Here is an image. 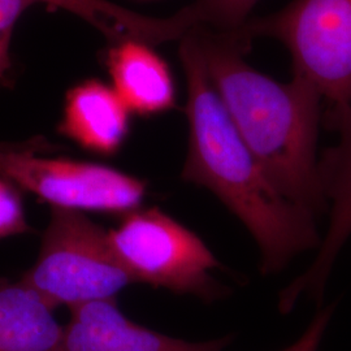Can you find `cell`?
<instances>
[{"label": "cell", "mask_w": 351, "mask_h": 351, "mask_svg": "<svg viewBox=\"0 0 351 351\" xmlns=\"http://www.w3.org/2000/svg\"><path fill=\"white\" fill-rule=\"evenodd\" d=\"M194 32L180 40L189 134L181 177L213 191L239 217L259 247L262 272L276 274L298 254L320 247L316 216L278 191L241 137L207 73Z\"/></svg>", "instance_id": "obj_1"}, {"label": "cell", "mask_w": 351, "mask_h": 351, "mask_svg": "<svg viewBox=\"0 0 351 351\" xmlns=\"http://www.w3.org/2000/svg\"><path fill=\"white\" fill-rule=\"evenodd\" d=\"M207 73L234 126L272 184L317 216L328 210L316 155L323 97L302 77L278 82L245 62L239 33L194 32Z\"/></svg>", "instance_id": "obj_2"}, {"label": "cell", "mask_w": 351, "mask_h": 351, "mask_svg": "<svg viewBox=\"0 0 351 351\" xmlns=\"http://www.w3.org/2000/svg\"><path fill=\"white\" fill-rule=\"evenodd\" d=\"M21 281L55 310L116 300L134 282L113 251L108 232L80 211L52 208L37 261Z\"/></svg>", "instance_id": "obj_3"}, {"label": "cell", "mask_w": 351, "mask_h": 351, "mask_svg": "<svg viewBox=\"0 0 351 351\" xmlns=\"http://www.w3.org/2000/svg\"><path fill=\"white\" fill-rule=\"evenodd\" d=\"M249 45L274 38L288 49L293 75L311 84L329 107L351 104V0H291L249 20L239 32Z\"/></svg>", "instance_id": "obj_4"}, {"label": "cell", "mask_w": 351, "mask_h": 351, "mask_svg": "<svg viewBox=\"0 0 351 351\" xmlns=\"http://www.w3.org/2000/svg\"><path fill=\"white\" fill-rule=\"evenodd\" d=\"M113 251L134 282L213 301L221 295L211 272L217 259L194 232L156 207L124 215L108 232Z\"/></svg>", "instance_id": "obj_5"}, {"label": "cell", "mask_w": 351, "mask_h": 351, "mask_svg": "<svg viewBox=\"0 0 351 351\" xmlns=\"http://www.w3.org/2000/svg\"><path fill=\"white\" fill-rule=\"evenodd\" d=\"M39 145H1L0 175L52 208L126 213L138 210L146 182L104 164L38 155Z\"/></svg>", "instance_id": "obj_6"}, {"label": "cell", "mask_w": 351, "mask_h": 351, "mask_svg": "<svg viewBox=\"0 0 351 351\" xmlns=\"http://www.w3.org/2000/svg\"><path fill=\"white\" fill-rule=\"evenodd\" d=\"M326 125L339 134V143L319 158L329 226L311 265L280 293L278 308L288 314L302 295L322 301L339 254L351 236V104L328 107Z\"/></svg>", "instance_id": "obj_7"}, {"label": "cell", "mask_w": 351, "mask_h": 351, "mask_svg": "<svg viewBox=\"0 0 351 351\" xmlns=\"http://www.w3.org/2000/svg\"><path fill=\"white\" fill-rule=\"evenodd\" d=\"M71 310L62 351H223L230 337L189 342L128 319L114 300L88 302Z\"/></svg>", "instance_id": "obj_8"}, {"label": "cell", "mask_w": 351, "mask_h": 351, "mask_svg": "<svg viewBox=\"0 0 351 351\" xmlns=\"http://www.w3.org/2000/svg\"><path fill=\"white\" fill-rule=\"evenodd\" d=\"M130 113L112 86L88 80L66 94L59 132L85 150L113 155L129 134Z\"/></svg>", "instance_id": "obj_9"}, {"label": "cell", "mask_w": 351, "mask_h": 351, "mask_svg": "<svg viewBox=\"0 0 351 351\" xmlns=\"http://www.w3.org/2000/svg\"><path fill=\"white\" fill-rule=\"evenodd\" d=\"M107 68L112 88L130 112L152 116L175 107L171 69L151 45L138 40L113 43L107 53Z\"/></svg>", "instance_id": "obj_10"}, {"label": "cell", "mask_w": 351, "mask_h": 351, "mask_svg": "<svg viewBox=\"0 0 351 351\" xmlns=\"http://www.w3.org/2000/svg\"><path fill=\"white\" fill-rule=\"evenodd\" d=\"M59 7L88 21L113 43L138 40L151 46L181 40L199 29L198 19L190 7L171 17L156 19L133 12L108 0H34Z\"/></svg>", "instance_id": "obj_11"}, {"label": "cell", "mask_w": 351, "mask_h": 351, "mask_svg": "<svg viewBox=\"0 0 351 351\" xmlns=\"http://www.w3.org/2000/svg\"><path fill=\"white\" fill-rule=\"evenodd\" d=\"M64 326L23 281L0 278V351H62Z\"/></svg>", "instance_id": "obj_12"}, {"label": "cell", "mask_w": 351, "mask_h": 351, "mask_svg": "<svg viewBox=\"0 0 351 351\" xmlns=\"http://www.w3.org/2000/svg\"><path fill=\"white\" fill-rule=\"evenodd\" d=\"M258 0H195L190 4L202 29L215 33H236L250 20Z\"/></svg>", "instance_id": "obj_13"}, {"label": "cell", "mask_w": 351, "mask_h": 351, "mask_svg": "<svg viewBox=\"0 0 351 351\" xmlns=\"http://www.w3.org/2000/svg\"><path fill=\"white\" fill-rule=\"evenodd\" d=\"M21 189L0 175V239L32 230L26 221Z\"/></svg>", "instance_id": "obj_14"}, {"label": "cell", "mask_w": 351, "mask_h": 351, "mask_svg": "<svg viewBox=\"0 0 351 351\" xmlns=\"http://www.w3.org/2000/svg\"><path fill=\"white\" fill-rule=\"evenodd\" d=\"M34 3V0H0V78L11 65L10 46L13 27L24 11Z\"/></svg>", "instance_id": "obj_15"}, {"label": "cell", "mask_w": 351, "mask_h": 351, "mask_svg": "<svg viewBox=\"0 0 351 351\" xmlns=\"http://www.w3.org/2000/svg\"><path fill=\"white\" fill-rule=\"evenodd\" d=\"M333 316V306L323 307L315 315L310 326L302 333L301 337L287 349L281 351H319L320 343L324 339L326 328Z\"/></svg>", "instance_id": "obj_16"}]
</instances>
